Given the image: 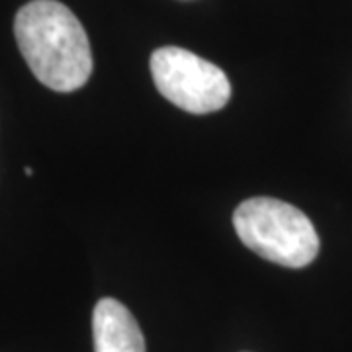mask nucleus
<instances>
[{
	"mask_svg": "<svg viewBox=\"0 0 352 352\" xmlns=\"http://www.w3.org/2000/svg\"><path fill=\"white\" fill-rule=\"evenodd\" d=\"M94 352H145V339L124 303L104 298L92 314Z\"/></svg>",
	"mask_w": 352,
	"mask_h": 352,
	"instance_id": "20e7f679",
	"label": "nucleus"
},
{
	"mask_svg": "<svg viewBox=\"0 0 352 352\" xmlns=\"http://www.w3.org/2000/svg\"><path fill=\"white\" fill-rule=\"evenodd\" d=\"M14 36L30 71L55 92H73L92 75V51L75 14L57 0H32L14 20Z\"/></svg>",
	"mask_w": 352,
	"mask_h": 352,
	"instance_id": "f257e3e1",
	"label": "nucleus"
},
{
	"mask_svg": "<svg viewBox=\"0 0 352 352\" xmlns=\"http://www.w3.org/2000/svg\"><path fill=\"white\" fill-rule=\"evenodd\" d=\"M151 75L164 98L190 113L217 112L231 98L226 73L182 47L168 45L153 51Z\"/></svg>",
	"mask_w": 352,
	"mask_h": 352,
	"instance_id": "7ed1b4c3",
	"label": "nucleus"
},
{
	"mask_svg": "<svg viewBox=\"0 0 352 352\" xmlns=\"http://www.w3.org/2000/svg\"><path fill=\"white\" fill-rule=\"evenodd\" d=\"M239 239L270 263L303 268L319 254V235L309 217L276 198L245 200L233 214Z\"/></svg>",
	"mask_w": 352,
	"mask_h": 352,
	"instance_id": "f03ea898",
	"label": "nucleus"
},
{
	"mask_svg": "<svg viewBox=\"0 0 352 352\" xmlns=\"http://www.w3.org/2000/svg\"><path fill=\"white\" fill-rule=\"evenodd\" d=\"M25 175H28V176H32V175H34V170H32V168H30V166H25Z\"/></svg>",
	"mask_w": 352,
	"mask_h": 352,
	"instance_id": "39448f33",
	"label": "nucleus"
}]
</instances>
